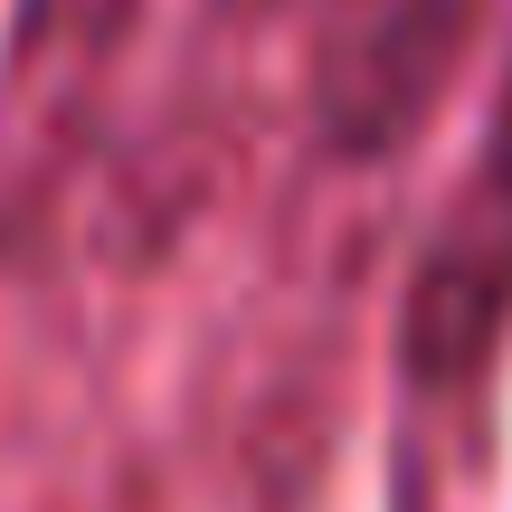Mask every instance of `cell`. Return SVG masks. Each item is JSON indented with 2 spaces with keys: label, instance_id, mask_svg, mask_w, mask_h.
<instances>
[{
  "label": "cell",
  "instance_id": "cell-1",
  "mask_svg": "<svg viewBox=\"0 0 512 512\" xmlns=\"http://www.w3.org/2000/svg\"><path fill=\"white\" fill-rule=\"evenodd\" d=\"M512 323V76H503V105L494 133H484V171L465 181L446 238L427 247L418 294H408V361L427 380L446 370H475L484 351L503 342Z\"/></svg>",
  "mask_w": 512,
  "mask_h": 512
}]
</instances>
